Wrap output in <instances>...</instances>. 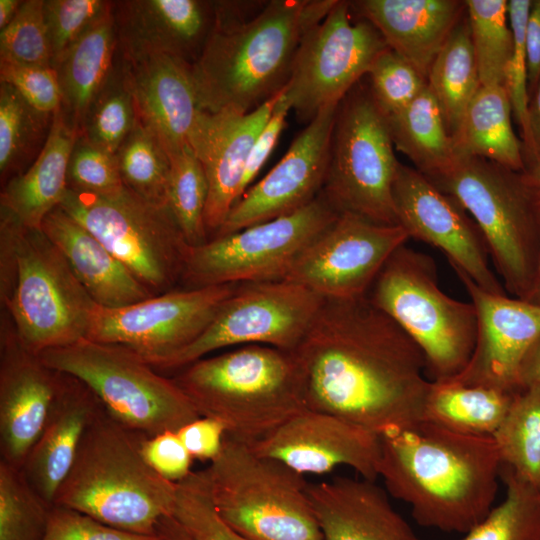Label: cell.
Here are the masks:
<instances>
[{"instance_id":"74e56055","label":"cell","mask_w":540,"mask_h":540,"mask_svg":"<svg viewBox=\"0 0 540 540\" xmlns=\"http://www.w3.org/2000/svg\"><path fill=\"white\" fill-rule=\"evenodd\" d=\"M465 2L481 85L505 86L514 45L508 16V1Z\"/></svg>"},{"instance_id":"9c48e42d","label":"cell","mask_w":540,"mask_h":540,"mask_svg":"<svg viewBox=\"0 0 540 540\" xmlns=\"http://www.w3.org/2000/svg\"><path fill=\"white\" fill-rule=\"evenodd\" d=\"M39 356L84 382L114 419L146 437L178 431L200 417L173 378L122 346L82 339Z\"/></svg>"},{"instance_id":"52a82bcc","label":"cell","mask_w":540,"mask_h":540,"mask_svg":"<svg viewBox=\"0 0 540 540\" xmlns=\"http://www.w3.org/2000/svg\"><path fill=\"white\" fill-rule=\"evenodd\" d=\"M368 299L418 345L431 381H447L467 366L476 342L472 302L445 294L434 260L405 244L397 248L372 283Z\"/></svg>"},{"instance_id":"6f0895ef","label":"cell","mask_w":540,"mask_h":540,"mask_svg":"<svg viewBox=\"0 0 540 540\" xmlns=\"http://www.w3.org/2000/svg\"><path fill=\"white\" fill-rule=\"evenodd\" d=\"M523 147L527 167L540 157V82L529 100L527 135Z\"/></svg>"},{"instance_id":"603a6c76","label":"cell","mask_w":540,"mask_h":540,"mask_svg":"<svg viewBox=\"0 0 540 540\" xmlns=\"http://www.w3.org/2000/svg\"><path fill=\"white\" fill-rule=\"evenodd\" d=\"M281 91L248 113L200 109L196 116L188 143L208 182L204 220L209 239L221 228L242 196L241 185L249 153Z\"/></svg>"},{"instance_id":"484cf974","label":"cell","mask_w":540,"mask_h":540,"mask_svg":"<svg viewBox=\"0 0 540 540\" xmlns=\"http://www.w3.org/2000/svg\"><path fill=\"white\" fill-rule=\"evenodd\" d=\"M308 491L323 540H420L375 481L337 477Z\"/></svg>"},{"instance_id":"30bf717a","label":"cell","mask_w":540,"mask_h":540,"mask_svg":"<svg viewBox=\"0 0 540 540\" xmlns=\"http://www.w3.org/2000/svg\"><path fill=\"white\" fill-rule=\"evenodd\" d=\"M0 220L13 231L16 261L13 293L1 308L21 343L39 355L86 339L98 305L63 254L41 229Z\"/></svg>"},{"instance_id":"7bdbcfd3","label":"cell","mask_w":540,"mask_h":540,"mask_svg":"<svg viewBox=\"0 0 540 540\" xmlns=\"http://www.w3.org/2000/svg\"><path fill=\"white\" fill-rule=\"evenodd\" d=\"M170 158L167 205L189 246L209 240L205 226L208 182L200 161L189 145Z\"/></svg>"},{"instance_id":"44dd1931","label":"cell","mask_w":540,"mask_h":540,"mask_svg":"<svg viewBox=\"0 0 540 540\" xmlns=\"http://www.w3.org/2000/svg\"><path fill=\"white\" fill-rule=\"evenodd\" d=\"M61 373L20 341L1 308L0 460L17 468L39 437L56 396Z\"/></svg>"},{"instance_id":"816d5d0a","label":"cell","mask_w":540,"mask_h":540,"mask_svg":"<svg viewBox=\"0 0 540 540\" xmlns=\"http://www.w3.org/2000/svg\"><path fill=\"white\" fill-rule=\"evenodd\" d=\"M43 540H155V536L122 531L78 510L54 504Z\"/></svg>"},{"instance_id":"e575fe53","label":"cell","mask_w":540,"mask_h":540,"mask_svg":"<svg viewBox=\"0 0 540 540\" xmlns=\"http://www.w3.org/2000/svg\"><path fill=\"white\" fill-rule=\"evenodd\" d=\"M427 86L453 136L468 105L482 86L467 13L455 26L432 63Z\"/></svg>"},{"instance_id":"7c38bea8","label":"cell","mask_w":540,"mask_h":540,"mask_svg":"<svg viewBox=\"0 0 540 540\" xmlns=\"http://www.w3.org/2000/svg\"><path fill=\"white\" fill-rule=\"evenodd\" d=\"M357 84L338 106L321 193L339 213L399 225L393 185L400 163L388 120L369 87Z\"/></svg>"},{"instance_id":"ac0fdd59","label":"cell","mask_w":540,"mask_h":540,"mask_svg":"<svg viewBox=\"0 0 540 540\" xmlns=\"http://www.w3.org/2000/svg\"><path fill=\"white\" fill-rule=\"evenodd\" d=\"M398 224L410 238L440 249L452 268L487 292L504 294L490 268L485 240L466 210L425 175L400 163L393 185Z\"/></svg>"},{"instance_id":"5bb4252c","label":"cell","mask_w":540,"mask_h":540,"mask_svg":"<svg viewBox=\"0 0 540 540\" xmlns=\"http://www.w3.org/2000/svg\"><path fill=\"white\" fill-rule=\"evenodd\" d=\"M387 46L380 32L337 0L302 37L283 93L299 120L311 121L323 108L339 104L368 74Z\"/></svg>"},{"instance_id":"7402d4cb","label":"cell","mask_w":540,"mask_h":540,"mask_svg":"<svg viewBox=\"0 0 540 540\" xmlns=\"http://www.w3.org/2000/svg\"><path fill=\"white\" fill-rule=\"evenodd\" d=\"M453 269L476 309L477 334L467 366L450 380L518 392L519 365L540 335V305L487 292Z\"/></svg>"},{"instance_id":"b9f144b4","label":"cell","mask_w":540,"mask_h":540,"mask_svg":"<svg viewBox=\"0 0 540 540\" xmlns=\"http://www.w3.org/2000/svg\"><path fill=\"white\" fill-rule=\"evenodd\" d=\"M136 121L135 105L118 48L114 68L90 105L81 134L101 149L115 154Z\"/></svg>"},{"instance_id":"6125c7cd","label":"cell","mask_w":540,"mask_h":540,"mask_svg":"<svg viewBox=\"0 0 540 540\" xmlns=\"http://www.w3.org/2000/svg\"><path fill=\"white\" fill-rule=\"evenodd\" d=\"M23 0H0V31L15 17Z\"/></svg>"},{"instance_id":"277c9868","label":"cell","mask_w":540,"mask_h":540,"mask_svg":"<svg viewBox=\"0 0 540 540\" xmlns=\"http://www.w3.org/2000/svg\"><path fill=\"white\" fill-rule=\"evenodd\" d=\"M202 417L218 420L226 435L252 445L307 408L292 352L238 346L198 359L172 377Z\"/></svg>"},{"instance_id":"7dc6e473","label":"cell","mask_w":540,"mask_h":540,"mask_svg":"<svg viewBox=\"0 0 540 540\" xmlns=\"http://www.w3.org/2000/svg\"><path fill=\"white\" fill-rule=\"evenodd\" d=\"M367 75L370 92L386 116L404 109L427 87V80L390 48L375 59Z\"/></svg>"},{"instance_id":"3957f363","label":"cell","mask_w":540,"mask_h":540,"mask_svg":"<svg viewBox=\"0 0 540 540\" xmlns=\"http://www.w3.org/2000/svg\"><path fill=\"white\" fill-rule=\"evenodd\" d=\"M501 460L493 437L464 435L420 419L380 436L378 477L416 522L466 533L493 507Z\"/></svg>"},{"instance_id":"4dcf8cb0","label":"cell","mask_w":540,"mask_h":540,"mask_svg":"<svg viewBox=\"0 0 540 540\" xmlns=\"http://www.w3.org/2000/svg\"><path fill=\"white\" fill-rule=\"evenodd\" d=\"M118 55V41L109 14L87 31L53 66L61 90V111L81 134L87 111L110 76Z\"/></svg>"},{"instance_id":"ffe728a7","label":"cell","mask_w":540,"mask_h":540,"mask_svg":"<svg viewBox=\"0 0 540 540\" xmlns=\"http://www.w3.org/2000/svg\"><path fill=\"white\" fill-rule=\"evenodd\" d=\"M249 446L304 476L347 466L361 478H378L380 436L326 412L306 409Z\"/></svg>"},{"instance_id":"e0dca14e","label":"cell","mask_w":540,"mask_h":540,"mask_svg":"<svg viewBox=\"0 0 540 540\" xmlns=\"http://www.w3.org/2000/svg\"><path fill=\"white\" fill-rule=\"evenodd\" d=\"M409 238L401 225L340 212L302 251L284 280L328 300L366 296L385 262Z\"/></svg>"},{"instance_id":"9f6ffc18","label":"cell","mask_w":540,"mask_h":540,"mask_svg":"<svg viewBox=\"0 0 540 540\" xmlns=\"http://www.w3.org/2000/svg\"><path fill=\"white\" fill-rule=\"evenodd\" d=\"M529 100L540 82V0H532L525 30Z\"/></svg>"},{"instance_id":"f5cc1de1","label":"cell","mask_w":540,"mask_h":540,"mask_svg":"<svg viewBox=\"0 0 540 540\" xmlns=\"http://www.w3.org/2000/svg\"><path fill=\"white\" fill-rule=\"evenodd\" d=\"M141 450L146 462L170 482L179 483L193 472L194 458L184 446L177 431L144 437Z\"/></svg>"},{"instance_id":"680465c9","label":"cell","mask_w":540,"mask_h":540,"mask_svg":"<svg viewBox=\"0 0 540 540\" xmlns=\"http://www.w3.org/2000/svg\"><path fill=\"white\" fill-rule=\"evenodd\" d=\"M519 389L540 388V335L523 356L518 369Z\"/></svg>"},{"instance_id":"4fadbf2b","label":"cell","mask_w":540,"mask_h":540,"mask_svg":"<svg viewBox=\"0 0 540 540\" xmlns=\"http://www.w3.org/2000/svg\"><path fill=\"white\" fill-rule=\"evenodd\" d=\"M322 193L304 208L189 247L184 289L284 280L313 239L337 217Z\"/></svg>"},{"instance_id":"f6af8a7d","label":"cell","mask_w":540,"mask_h":540,"mask_svg":"<svg viewBox=\"0 0 540 540\" xmlns=\"http://www.w3.org/2000/svg\"><path fill=\"white\" fill-rule=\"evenodd\" d=\"M0 60L52 67L43 0H23L13 20L0 31Z\"/></svg>"},{"instance_id":"bcb514c9","label":"cell","mask_w":540,"mask_h":540,"mask_svg":"<svg viewBox=\"0 0 540 540\" xmlns=\"http://www.w3.org/2000/svg\"><path fill=\"white\" fill-rule=\"evenodd\" d=\"M111 8L106 0H43L52 67Z\"/></svg>"},{"instance_id":"d6986e66","label":"cell","mask_w":540,"mask_h":540,"mask_svg":"<svg viewBox=\"0 0 540 540\" xmlns=\"http://www.w3.org/2000/svg\"><path fill=\"white\" fill-rule=\"evenodd\" d=\"M339 104L323 108L308 122L279 162L245 191L213 237L291 214L320 195Z\"/></svg>"},{"instance_id":"836d02e7","label":"cell","mask_w":540,"mask_h":540,"mask_svg":"<svg viewBox=\"0 0 540 540\" xmlns=\"http://www.w3.org/2000/svg\"><path fill=\"white\" fill-rule=\"evenodd\" d=\"M395 149L431 177L456 160L453 139L428 86L404 109L386 116Z\"/></svg>"},{"instance_id":"d6a6232c","label":"cell","mask_w":540,"mask_h":540,"mask_svg":"<svg viewBox=\"0 0 540 540\" xmlns=\"http://www.w3.org/2000/svg\"><path fill=\"white\" fill-rule=\"evenodd\" d=\"M516 393L454 380L431 381L421 419L460 434L493 437Z\"/></svg>"},{"instance_id":"d590c367","label":"cell","mask_w":540,"mask_h":540,"mask_svg":"<svg viewBox=\"0 0 540 540\" xmlns=\"http://www.w3.org/2000/svg\"><path fill=\"white\" fill-rule=\"evenodd\" d=\"M53 114L31 106L11 85L0 82L1 182L24 173L48 139Z\"/></svg>"},{"instance_id":"9a60e30c","label":"cell","mask_w":540,"mask_h":540,"mask_svg":"<svg viewBox=\"0 0 540 540\" xmlns=\"http://www.w3.org/2000/svg\"><path fill=\"white\" fill-rule=\"evenodd\" d=\"M325 299L287 280L239 284L206 330L163 369L183 368L217 350L251 344L294 351Z\"/></svg>"},{"instance_id":"4316f807","label":"cell","mask_w":540,"mask_h":540,"mask_svg":"<svg viewBox=\"0 0 540 540\" xmlns=\"http://www.w3.org/2000/svg\"><path fill=\"white\" fill-rule=\"evenodd\" d=\"M60 373L59 387L43 429L22 467L34 489L53 504L87 427L104 408L84 382Z\"/></svg>"},{"instance_id":"5b68a950","label":"cell","mask_w":540,"mask_h":540,"mask_svg":"<svg viewBox=\"0 0 540 540\" xmlns=\"http://www.w3.org/2000/svg\"><path fill=\"white\" fill-rule=\"evenodd\" d=\"M144 437L103 408L87 427L54 504L122 531L154 536L160 519L171 515L177 483L146 462Z\"/></svg>"},{"instance_id":"60d3db41","label":"cell","mask_w":540,"mask_h":540,"mask_svg":"<svg viewBox=\"0 0 540 540\" xmlns=\"http://www.w3.org/2000/svg\"><path fill=\"white\" fill-rule=\"evenodd\" d=\"M53 506L21 468L0 460V540H43Z\"/></svg>"},{"instance_id":"1f68e13d","label":"cell","mask_w":540,"mask_h":540,"mask_svg":"<svg viewBox=\"0 0 540 540\" xmlns=\"http://www.w3.org/2000/svg\"><path fill=\"white\" fill-rule=\"evenodd\" d=\"M512 114L505 86H481L452 136L456 158L480 157L524 172L523 142L513 130Z\"/></svg>"},{"instance_id":"c3c4849f","label":"cell","mask_w":540,"mask_h":540,"mask_svg":"<svg viewBox=\"0 0 540 540\" xmlns=\"http://www.w3.org/2000/svg\"><path fill=\"white\" fill-rule=\"evenodd\" d=\"M123 187L115 155L78 135L68 161L67 189L110 194Z\"/></svg>"},{"instance_id":"8992f818","label":"cell","mask_w":540,"mask_h":540,"mask_svg":"<svg viewBox=\"0 0 540 540\" xmlns=\"http://www.w3.org/2000/svg\"><path fill=\"white\" fill-rule=\"evenodd\" d=\"M427 178L471 215L506 288L529 301L537 270L540 206L523 172L467 157Z\"/></svg>"},{"instance_id":"6da1fadb","label":"cell","mask_w":540,"mask_h":540,"mask_svg":"<svg viewBox=\"0 0 540 540\" xmlns=\"http://www.w3.org/2000/svg\"><path fill=\"white\" fill-rule=\"evenodd\" d=\"M293 353L308 409L379 436L421 419L431 384L424 355L367 295L325 299Z\"/></svg>"},{"instance_id":"f1b7e54d","label":"cell","mask_w":540,"mask_h":540,"mask_svg":"<svg viewBox=\"0 0 540 540\" xmlns=\"http://www.w3.org/2000/svg\"><path fill=\"white\" fill-rule=\"evenodd\" d=\"M41 230L98 306L119 308L153 296L102 242L60 207L44 218Z\"/></svg>"},{"instance_id":"8fae6325","label":"cell","mask_w":540,"mask_h":540,"mask_svg":"<svg viewBox=\"0 0 540 540\" xmlns=\"http://www.w3.org/2000/svg\"><path fill=\"white\" fill-rule=\"evenodd\" d=\"M91 232L153 295L181 281L189 245L168 206L125 186L110 194L67 189L59 206Z\"/></svg>"},{"instance_id":"8d00e7d4","label":"cell","mask_w":540,"mask_h":540,"mask_svg":"<svg viewBox=\"0 0 540 540\" xmlns=\"http://www.w3.org/2000/svg\"><path fill=\"white\" fill-rule=\"evenodd\" d=\"M502 466L540 489V388H523L493 435Z\"/></svg>"},{"instance_id":"7a4b0ae2","label":"cell","mask_w":540,"mask_h":540,"mask_svg":"<svg viewBox=\"0 0 540 540\" xmlns=\"http://www.w3.org/2000/svg\"><path fill=\"white\" fill-rule=\"evenodd\" d=\"M336 2L215 1L213 28L191 65L199 108L248 113L278 94L303 35Z\"/></svg>"},{"instance_id":"11a10c76","label":"cell","mask_w":540,"mask_h":540,"mask_svg":"<svg viewBox=\"0 0 540 540\" xmlns=\"http://www.w3.org/2000/svg\"><path fill=\"white\" fill-rule=\"evenodd\" d=\"M177 433L194 460L209 462L220 453L226 436L222 423L202 416L184 425Z\"/></svg>"},{"instance_id":"f546056e","label":"cell","mask_w":540,"mask_h":540,"mask_svg":"<svg viewBox=\"0 0 540 540\" xmlns=\"http://www.w3.org/2000/svg\"><path fill=\"white\" fill-rule=\"evenodd\" d=\"M77 137L61 109L57 110L36 160L2 186L0 215L23 227L41 229L44 218L60 206L67 191L68 161Z\"/></svg>"},{"instance_id":"ee69618b","label":"cell","mask_w":540,"mask_h":540,"mask_svg":"<svg viewBox=\"0 0 540 540\" xmlns=\"http://www.w3.org/2000/svg\"><path fill=\"white\" fill-rule=\"evenodd\" d=\"M171 515L197 540H248L218 515L205 469L177 483Z\"/></svg>"},{"instance_id":"681fc988","label":"cell","mask_w":540,"mask_h":540,"mask_svg":"<svg viewBox=\"0 0 540 540\" xmlns=\"http://www.w3.org/2000/svg\"><path fill=\"white\" fill-rule=\"evenodd\" d=\"M531 2L532 0L508 1V16L514 45L505 86L510 98L512 113L521 130L522 142L527 135L529 105L525 30Z\"/></svg>"},{"instance_id":"cb8c5ba5","label":"cell","mask_w":540,"mask_h":540,"mask_svg":"<svg viewBox=\"0 0 540 540\" xmlns=\"http://www.w3.org/2000/svg\"><path fill=\"white\" fill-rule=\"evenodd\" d=\"M118 48L125 58L164 54L192 65L215 20V1H112Z\"/></svg>"},{"instance_id":"ab89813d","label":"cell","mask_w":540,"mask_h":540,"mask_svg":"<svg viewBox=\"0 0 540 540\" xmlns=\"http://www.w3.org/2000/svg\"><path fill=\"white\" fill-rule=\"evenodd\" d=\"M506 495L462 540H540V489L501 466Z\"/></svg>"},{"instance_id":"83f0119b","label":"cell","mask_w":540,"mask_h":540,"mask_svg":"<svg viewBox=\"0 0 540 540\" xmlns=\"http://www.w3.org/2000/svg\"><path fill=\"white\" fill-rule=\"evenodd\" d=\"M350 5L426 80L436 56L466 13V2L460 0H360Z\"/></svg>"},{"instance_id":"be15d7a7","label":"cell","mask_w":540,"mask_h":540,"mask_svg":"<svg viewBox=\"0 0 540 540\" xmlns=\"http://www.w3.org/2000/svg\"><path fill=\"white\" fill-rule=\"evenodd\" d=\"M529 301L540 305V243H539L535 284H534L533 292Z\"/></svg>"},{"instance_id":"f907efd6","label":"cell","mask_w":540,"mask_h":540,"mask_svg":"<svg viewBox=\"0 0 540 540\" xmlns=\"http://www.w3.org/2000/svg\"><path fill=\"white\" fill-rule=\"evenodd\" d=\"M0 82L14 87L39 111L54 114L61 107V90L51 66L20 64L0 60Z\"/></svg>"},{"instance_id":"2e32d148","label":"cell","mask_w":540,"mask_h":540,"mask_svg":"<svg viewBox=\"0 0 540 540\" xmlns=\"http://www.w3.org/2000/svg\"><path fill=\"white\" fill-rule=\"evenodd\" d=\"M238 285L171 290L119 308L98 306L86 339L122 346L163 369L206 330Z\"/></svg>"},{"instance_id":"d4e9b609","label":"cell","mask_w":540,"mask_h":540,"mask_svg":"<svg viewBox=\"0 0 540 540\" xmlns=\"http://www.w3.org/2000/svg\"><path fill=\"white\" fill-rule=\"evenodd\" d=\"M122 61L137 119L159 139L169 157L180 152L189 145L200 110L191 65L164 54L122 56Z\"/></svg>"},{"instance_id":"f35d334b","label":"cell","mask_w":540,"mask_h":540,"mask_svg":"<svg viewBox=\"0 0 540 540\" xmlns=\"http://www.w3.org/2000/svg\"><path fill=\"white\" fill-rule=\"evenodd\" d=\"M114 155L127 189L151 204L168 206L170 158L151 130L137 119Z\"/></svg>"},{"instance_id":"94428289","label":"cell","mask_w":540,"mask_h":540,"mask_svg":"<svg viewBox=\"0 0 540 540\" xmlns=\"http://www.w3.org/2000/svg\"><path fill=\"white\" fill-rule=\"evenodd\" d=\"M523 174L540 206V157L527 166Z\"/></svg>"},{"instance_id":"91938a15","label":"cell","mask_w":540,"mask_h":540,"mask_svg":"<svg viewBox=\"0 0 540 540\" xmlns=\"http://www.w3.org/2000/svg\"><path fill=\"white\" fill-rule=\"evenodd\" d=\"M154 536L155 540H197L172 515L160 519Z\"/></svg>"},{"instance_id":"db71d44e","label":"cell","mask_w":540,"mask_h":540,"mask_svg":"<svg viewBox=\"0 0 540 540\" xmlns=\"http://www.w3.org/2000/svg\"><path fill=\"white\" fill-rule=\"evenodd\" d=\"M284 90V88H283ZM283 90L267 123L256 138L249 153L242 179V195L252 185L261 168L274 150L291 111Z\"/></svg>"},{"instance_id":"ba28073f","label":"cell","mask_w":540,"mask_h":540,"mask_svg":"<svg viewBox=\"0 0 540 540\" xmlns=\"http://www.w3.org/2000/svg\"><path fill=\"white\" fill-rule=\"evenodd\" d=\"M221 519L248 540H323L305 476L225 436L205 468Z\"/></svg>"}]
</instances>
